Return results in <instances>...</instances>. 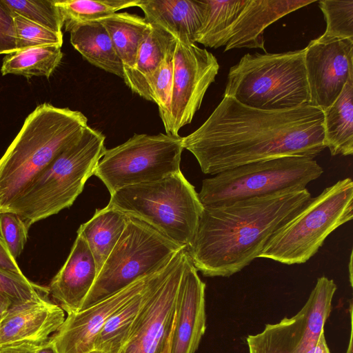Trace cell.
Instances as JSON below:
<instances>
[{"instance_id": "obj_13", "label": "cell", "mask_w": 353, "mask_h": 353, "mask_svg": "<svg viewBox=\"0 0 353 353\" xmlns=\"http://www.w3.org/2000/svg\"><path fill=\"white\" fill-rule=\"evenodd\" d=\"M304 50L310 105L324 111L353 73V40L323 34Z\"/></svg>"}, {"instance_id": "obj_34", "label": "cell", "mask_w": 353, "mask_h": 353, "mask_svg": "<svg viewBox=\"0 0 353 353\" xmlns=\"http://www.w3.org/2000/svg\"><path fill=\"white\" fill-rule=\"evenodd\" d=\"M0 294L14 304L48 297V288L37 285L23 274L19 275L0 269Z\"/></svg>"}, {"instance_id": "obj_41", "label": "cell", "mask_w": 353, "mask_h": 353, "mask_svg": "<svg viewBox=\"0 0 353 353\" xmlns=\"http://www.w3.org/2000/svg\"><path fill=\"white\" fill-rule=\"evenodd\" d=\"M12 305V303L10 299L0 294V321Z\"/></svg>"}, {"instance_id": "obj_44", "label": "cell", "mask_w": 353, "mask_h": 353, "mask_svg": "<svg viewBox=\"0 0 353 353\" xmlns=\"http://www.w3.org/2000/svg\"><path fill=\"white\" fill-rule=\"evenodd\" d=\"M352 253H351V255H350V265H349V269H350V284H351V286H352Z\"/></svg>"}, {"instance_id": "obj_28", "label": "cell", "mask_w": 353, "mask_h": 353, "mask_svg": "<svg viewBox=\"0 0 353 353\" xmlns=\"http://www.w3.org/2000/svg\"><path fill=\"white\" fill-rule=\"evenodd\" d=\"M206 12L196 43L218 48L227 43L228 34L248 0H204Z\"/></svg>"}, {"instance_id": "obj_8", "label": "cell", "mask_w": 353, "mask_h": 353, "mask_svg": "<svg viewBox=\"0 0 353 353\" xmlns=\"http://www.w3.org/2000/svg\"><path fill=\"white\" fill-rule=\"evenodd\" d=\"M323 168L313 158L287 156L240 165L203 180L199 199L216 206L286 190L306 188Z\"/></svg>"}, {"instance_id": "obj_16", "label": "cell", "mask_w": 353, "mask_h": 353, "mask_svg": "<svg viewBox=\"0 0 353 353\" xmlns=\"http://www.w3.org/2000/svg\"><path fill=\"white\" fill-rule=\"evenodd\" d=\"M205 291V284L188 254L178 290L170 353L197 350L206 330Z\"/></svg>"}, {"instance_id": "obj_17", "label": "cell", "mask_w": 353, "mask_h": 353, "mask_svg": "<svg viewBox=\"0 0 353 353\" xmlns=\"http://www.w3.org/2000/svg\"><path fill=\"white\" fill-rule=\"evenodd\" d=\"M65 319L62 308L48 297L12 305L0 321V345L43 342L57 332Z\"/></svg>"}, {"instance_id": "obj_5", "label": "cell", "mask_w": 353, "mask_h": 353, "mask_svg": "<svg viewBox=\"0 0 353 353\" xmlns=\"http://www.w3.org/2000/svg\"><path fill=\"white\" fill-rule=\"evenodd\" d=\"M105 137L87 126L81 137L62 151L28 186L9 212L28 228L70 207L94 175L105 150Z\"/></svg>"}, {"instance_id": "obj_37", "label": "cell", "mask_w": 353, "mask_h": 353, "mask_svg": "<svg viewBox=\"0 0 353 353\" xmlns=\"http://www.w3.org/2000/svg\"><path fill=\"white\" fill-rule=\"evenodd\" d=\"M0 269L23 275L22 271L19 268L16 260L9 252L5 243L0 234Z\"/></svg>"}, {"instance_id": "obj_15", "label": "cell", "mask_w": 353, "mask_h": 353, "mask_svg": "<svg viewBox=\"0 0 353 353\" xmlns=\"http://www.w3.org/2000/svg\"><path fill=\"white\" fill-rule=\"evenodd\" d=\"M188 252L174 255L172 267L145 305L129 340L119 353H158L174 323L179 287Z\"/></svg>"}, {"instance_id": "obj_35", "label": "cell", "mask_w": 353, "mask_h": 353, "mask_svg": "<svg viewBox=\"0 0 353 353\" xmlns=\"http://www.w3.org/2000/svg\"><path fill=\"white\" fill-rule=\"evenodd\" d=\"M29 228L15 213L0 214V234L9 252L16 260L21 254L28 239Z\"/></svg>"}, {"instance_id": "obj_30", "label": "cell", "mask_w": 353, "mask_h": 353, "mask_svg": "<svg viewBox=\"0 0 353 353\" xmlns=\"http://www.w3.org/2000/svg\"><path fill=\"white\" fill-rule=\"evenodd\" d=\"M12 14H19L57 33L63 22L54 0H1Z\"/></svg>"}, {"instance_id": "obj_40", "label": "cell", "mask_w": 353, "mask_h": 353, "mask_svg": "<svg viewBox=\"0 0 353 353\" xmlns=\"http://www.w3.org/2000/svg\"><path fill=\"white\" fill-rule=\"evenodd\" d=\"M34 353H58L51 338H48L43 342L36 350Z\"/></svg>"}, {"instance_id": "obj_20", "label": "cell", "mask_w": 353, "mask_h": 353, "mask_svg": "<svg viewBox=\"0 0 353 353\" xmlns=\"http://www.w3.org/2000/svg\"><path fill=\"white\" fill-rule=\"evenodd\" d=\"M137 7L143 10L149 24L189 43H196L206 12L204 0H138Z\"/></svg>"}, {"instance_id": "obj_42", "label": "cell", "mask_w": 353, "mask_h": 353, "mask_svg": "<svg viewBox=\"0 0 353 353\" xmlns=\"http://www.w3.org/2000/svg\"><path fill=\"white\" fill-rule=\"evenodd\" d=\"M350 342L348 344V347L346 353H352V303L350 301Z\"/></svg>"}, {"instance_id": "obj_45", "label": "cell", "mask_w": 353, "mask_h": 353, "mask_svg": "<svg viewBox=\"0 0 353 353\" xmlns=\"http://www.w3.org/2000/svg\"><path fill=\"white\" fill-rule=\"evenodd\" d=\"M89 353H103V352H99V351H97V350H92V351H91Z\"/></svg>"}, {"instance_id": "obj_10", "label": "cell", "mask_w": 353, "mask_h": 353, "mask_svg": "<svg viewBox=\"0 0 353 353\" xmlns=\"http://www.w3.org/2000/svg\"><path fill=\"white\" fill-rule=\"evenodd\" d=\"M183 149L179 136L134 134L123 143L105 149L94 175L112 194L121 188L159 181L181 171Z\"/></svg>"}, {"instance_id": "obj_9", "label": "cell", "mask_w": 353, "mask_h": 353, "mask_svg": "<svg viewBox=\"0 0 353 353\" xmlns=\"http://www.w3.org/2000/svg\"><path fill=\"white\" fill-rule=\"evenodd\" d=\"M127 216L125 228L97 274L81 310L160 270L184 248L147 223Z\"/></svg>"}, {"instance_id": "obj_6", "label": "cell", "mask_w": 353, "mask_h": 353, "mask_svg": "<svg viewBox=\"0 0 353 353\" xmlns=\"http://www.w3.org/2000/svg\"><path fill=\"white\" fill-rule=\"evenodd\" d=\"M107 205L147 223L186 250L193 241L204 208L181 171L121 188L110 194Z\"/></svg>"}, {"instance_id": "obj_3", "label": "cell", "mask_w": 353, "mask_h": 353, "mask_svg": "<svg viewBox=\"0 0 353 353\" xmlns=\"http://www.w3.org/2000/svg\"><path fill=\"white\" fill-rule=\"evenodd\" d=\"M88 126L81 112L41 103L0 159V214L9 212L28 186Z\"/></svg>"}, {"instance_id": "obj_18", "label": "cell", "mask_w": 353, "mask_h": 353, "mask_svg": "<svg viewBox=\"0 0 353 353\" xmlns=\"http://www.w3.org/2000/svg\"><path fill=\"white\" fill-rule=\"evenodd\" d=\"M98 272L94 259L79 235L63 265L52 279L49 294L68 314L81 310Z\"/></svg>"}, {"instance_id": "obj_25", "label": "cell", "mask_w": 353, "mask_h": 353, "mask_svg": "<svg viewBox=\"0 0 353 353\" xmlns=\"http://www.w3.org/2000/svg\"><path fill=\"white\" fill-rule=\"evenodd\" d=\"M324 145L332 156L353 154V73L334 102L323 111Z\"/></svg>"}, {"instance_id": "obj_43", "label": "cell", "mask_w": 353, "mask_h": 353, "mask_svg": "<svg viewBox=\"0 0 353 353\" xmlns=\"http://www.w3.org/2000/svg\"><path fill=\"white\" fill-rule=\"evenodd\" d=\"M174 326L166 339L165 343L159 350L158 353H170V344H171V339H172V331H173Z\"/></svg>"}, {"instance_id": "obj_33", "label": "cell", "mask_w": 353, "mask_h": 353, "mask_svg": "<svg viewBox=\"0 0 353 353\" xmlns=\"http://www.w3.org/2000/svg\"><path fill=\"white\" fill-rule=\"evenodd\" d=\"M12 14L17 35V51L38 46H62L63 34L52 31L19 14Z\"/></svg>"}, {"instance_id": "obj_24", "label": "cell", "mask_w": 353, "mask_h": 353, "mask_svg": "<svg viewBox=\"0 0 353 353\" xmlns=\"http://www.w3.org/2000/svg\"><path fill=\"white\" fill-rule=\"evenodd\" d=\"M127 220L125 214L106 205L96 210L92 217L79 228L77 234L86 242L98 274L121 236Z\"/></svg>"}, {"instance_id": "obj_39", "label": "cell", "mask_w": 353, "mask_h": 353, "mask_svg": "<svg viewBox=\"0 0 353 353\" xmlns=\"http://www.w3.org/2000/svg\"><path fill=\"white\" fill-rule=\"evenodd\" d=\"M307 353H330L326 342L325 332L320 335L316 342Z\"/></svg>"}, {"instance_id": "obj_12", "label": "cell", "mask_w": 353, "mask_h": 353, "mask_svg": "<svg viewBox=\"0 0 353 353\" xmlns=\"http://www.w3.org/2000/svg\"><path fill=\"white\" fill-rule=\"evenodd\" d=\"M219 69L211 52L195 43L176 41L170 105L163 124L166 134L179 136V130L191 123Z\"/></svg>"}, {"instance_id": "obj_29", "label": "cell", "mask_w": 353, "mask_h": 353, "mask_svg": "<svg viewBox=\"0 0 353 353\" xmlns=\"http://www.w3.org/2000/svg\"><path fill=\"white\" fill-rule=\"evenodd\" d=\"M63 22L70 32L74 26L96 21L120 10L137 7L138 0H54Z\"/></svg>"}, {"instance_id": "obj_26", "label": "cell", "mask_w": 353, "mask_h": 353, "mask_svg": "<svg viewBox=\"0 0 353 353\" xmlns=\"http://www.w3.org/2000/svg\"><path fill=\"white\" fill-rule=\"evenodd\" d=\"M98 20L110 35L122 63L123 73L130 70L150 24L144 18L128 12H115Z\"/></svg>"}, {"instance_id": "obj_7", "label": "cell", "mask_w": 353, "mask_h": 353, "mask_svg": "<svg viewBox=\"0 0 353 353\" xmlns=\"http://www.w3.org/2000/svg\"><path fill=\"white\" fill-rule=\"evenodd\" d=\"M352 218L353 182L345 178L312 197L272 235L259 258L286 265L304 263L318 252L334 230Z\"/></svg>"}, {"instance_id": "obj_11", "label": "cell", "mask_w": 353, "mask_h": 353, "mask_svg": "<svg viewBox=\"0 0 353 353\" xmlns=\"http://www.w3.org/2000/svg\"><path fill=\"white\" fill-rule=\"evenodd\" d=\"M332 279L323 276L301 309L293 316L268 323L256 334H249V353H307L324 332L336 290Z\"/></svg>"}, {"instance_id": "obj_36", "label": "cell", "mask_w": 353, "mask_h": 353, "mask_svg": "<svg viewBox=\"0 0 353 353\" xmlns=\"http://www.w3.org/2000/svg\"><path fill=\"white\" fill-rule=\"evenodd\" d=\"M17 51V35L13 16L0 0V54Z\"/></svg>"}, {"instance_id": "obj_1", "label": "cell", "mask_w": 353, "mask_h": 353, "mask_svg": "<svg viewBox=\"0 0 353 353\" xmlns=\"http://www.w3.org/2000/svg\"><path fill=\"white\" fill-rule=\"evenodd\" d=\"M323 124V111L311 105L269 111L223 96L208 119L182 137V144L203 173L215 175L278 157L314 159L325 148Z\"/></svg>"}, {"instance_id": "obj_27", "label": "cell", "mask_w": 353, "mask_h": 353, "mask_svg": "<svg viewBox=\"0 0 353 353\" xmlns=\"http://www.w3.org/2000/svg\"><path fill=\"white\" fill-rule=\"evenodd\" d=\"M61 47L45 46L29 48L6 54L3 59L2 75L13 74L27 79L45 77L48 79L63 58Z\"/></svg>"}, {"instance_id": "obj_4", "label": "cell", "mask_w": 353, "mask_h": 353, "mask_svg": "<svg viewBox=\"0 0 353 353\" xmlns=\"http://www.w3.org/2000/svg\"><path fill=\"white\" fill-rule=\"evenodd\" d=\"M304 55V49L245 54L230 68L224 96L269 111L310 105Z\"/></svg>"}, {"instance_id": "obj_31", "label": "cell", "mask_w": 353, "mask_h": 353, "mask_svg": "<svg viewBox=\"0 0 353 353\" xmlns=\"http://www.w3.org/2000/svg\"><path fill=\"white\" fill-rule=\"evenodd\" d=\"M174 50L165 56L147 81L150 101L158 105L163 124L167 120L170 105Z\"/></svg>"}, {"instance_id": "obj_38", "label": "cell", "mask_w": 353, "mask_h": 353, "mask_svg": "<svg viewBox=\"0 0 353 353\" xmlns=\"http://www.w3.org/2000/svg\"><path fill=\"white\" fill-rule=\"evenodd\" d=\"M42 343L24 341L1 345L0 353H34Z\"/></svg>"}, {"instance_id": "obj_23", "label": "cell", "mask_w": 353, "mask_h": 353, "mask_svg": "<svg viewBox=\"0 0 353 353\" xmlns=\"http://www.w3.org/2000/svg\"><path fill=\"white\" fill-rule=\"evenodd\" d=\"M69 32L71 44L85 59L123 79L122 63L108 31L99 20L79 24Z\"/></svg>"}, {"instance_id": "obj_32", "label": "cell", "mask_w": 353, "mask_h": 353, "mask_svg": "<svg viewBox=\"0 0 353 353\" xmlns=\"http://www.w3.org/2000/svg\"><path fill=\"white\" fill-rule=\"evenodd\" d=\"M319 5L326 21L323 34L353 40V0H321Z\"/></svg>"}, {"instance_id": "obj_2", "label": "cell", "mask_w": 353, "mask_h": 353, "mask_svg": "<svg viewBox=\"0 0 353 353\" xmlns=\"http://www.w3.org/2000/svg\"><path fill=\"white\" fill-rule=\"evenodd\" d=\"M306 189L203 206L186 250L205 276L229 277L259 258L272 235L310 201Z\"/></svg>"}, {"instance_id": "obj_19", "label": "cell", "mask_w": 353, "mask_h": 353, "mask_svg": "<svg viewBox=\"0 0 353 353\" xmlns=\"http://www.w3.org/2000/svg\"><path fill=\"white\" fill-rule=\"evenodd\" d=\"M315 2L303 0H248L231 27L225 51L264 46L265 29L285 15Z\"/></svg>"}, {"instance_id": "obj_21", "label": "cell", "mask_w": 353, "mask_h": 353, "mask_svg": "<svg viewBox=\"0 0 353 353\" xmlns=\"http://www.w3.org/2000/svg\"><path fill=\"white\" fill-rule=\"evenodd\" d=\"M174 255L159 275L142 292L130 299L108 319L95 339L94 350L103 353H119L129 340L154 292L169 274Z\"/></svg>"}, {"instance_id": "obj_14", "label": "cell", "mask_w": 353, "mask_h": 353, "mask_svg": "<svg viewBox=\"0 0 353 353\" xmlns=\"http://www.w3.org/2000/svg\"><path fill=\"white\" fill-rule=\"evenodd\" d=\"M165 266L83 309L68 314L57 332L50 336L57 352L89 353L94 350L95 339L108 319L142 292Z\"/></svg>"}, {"instance_id": "obj_22", "label": "cell", "mask_w": 353, "mask_h": 353, "mask_svg": "<svg viewBox=\"0 0 353 353\" xmlns=\"http://www.w3.org/2000/svg\"><path fill=\"white\" fill-rule=\"evenodd\" d=\"M176 41L164 29L150 24L139 47L133 68L123 73V79L134 93L150 101L147 81L165 56L175 48Z\"/></svg>"}]
</instances>
